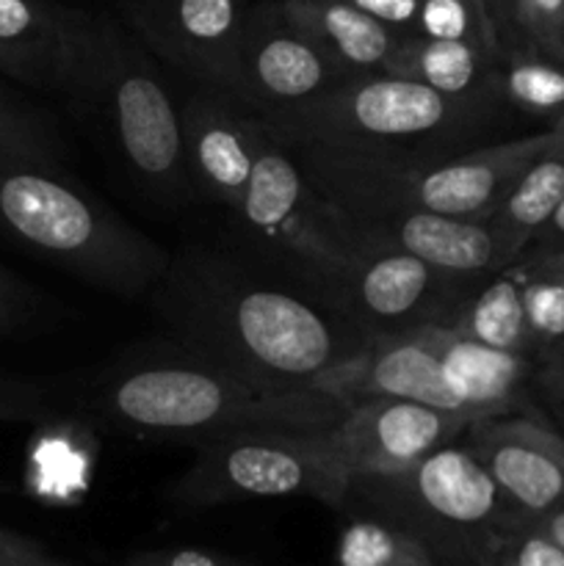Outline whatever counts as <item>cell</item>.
<instances>
[{
	"instance_id": "obj_13",
	"label": "cell",
	"mask_w": 564,
	"mask_h": 566,
	"mask_svg": "<svg viewBox=\"0 0 564 566\" xmlns=\"http://www.w3.org/2000/svg\"><path fill=\"white\" fill-rule=\"evenodd\" d=\"M462 442L484 464L520 525L564 501V434L534 412L470 420Z\"/></svg>"
},
{
	"instance_id": "obj_23",
	"label": "cell",
	"mask_w": 564,
	"mask_h": 566,
	"mask_svg": "<svg viewBox=\"0 0 564 566\" xmlns=\"http://www.w3.org/2000/svg\"><path fill=\"white\" fill-rule=\"evenodd\" d=\"M495 97L523 114L551 119V127H564V61L525 44H503Z\"/></svg>"
},
{
	"instance_id": "obj_29",
	"label": "cell",
	"mask_w": 564,
	"mask_h": 566,
	"mask_svg": "<svg viewBox=\"0 0 564 566\" xmlns=\"http://www.w3.org/2000/svg\"><path fill=\"white\" fill-rule=\"evenodd\" d=\"M48 415V387L22 376L0 374V423H36Z\"/></svg>"
},
{
	"instance_id": "obj_16",
	"label": "cell",
	"mask_w": 564,
	"mask_h": 566,
	"mask_svg": "<svg viewBox=\"0 0 564 566\" xmlns=\"http://www.w3.org/2000/svg\"><path fill=\"white\" fill-rule=\"evenodd\" d=\"M315 390L330 392L346 407L368 398H398L468 418L448 385L426 326L396 335H370L352 359L318 376Z\"/></svg>"
},
{
	"instance_id": "obj_18",
	"label": "cell",
	"mask_w": 564,
	"mask_h": 566,
	"mask_svg": "<svg viewBox=\"0 0 564 566\" xmlns=\"http://www.w3.org/2000/svg\"><path fill=\"white\" fill-rule=\"evenodd\" d=\"M440 354L442 370L470 420L525 412L536 363L525 354L503 352L459 335L448 326H426Z\"/></svg>"
},
{
	"instance_id": "obj_27",
	"label": "cell",
	"mask_w": 564,
	"mask_h": 566,
	"mask_svg": "<svg viewBox=\"0 0 564 566\" xmlns=\"http://www.w3.org/2000/svg\"><path fill=\"white\" fill-rule=\"evenodd\" d=\"M0 153L36 164L61 166V147L53 125L39 111L28 108L0 75Z\"/></svg>"
},
{
	"instance_id": "obj_15",
	"label": "cell",
	"mask_w": 564,
	"mask_h": 566,
	"mask_svg": "<svg viewBox=\"0 0 564 566\" xmlns=\"http://www.w3.org/2000/svg\"><path fill=\"white\" fill-rule=\"evenodd\" d=\"M470 420L398 398H368L352 403L330 429L346 459L352 479L396 475L418 464L437 448L462 440Z\"/></svg>"
},
{
	"instance_id": "obj_36",
	"label": "cell",
	"mask_w": 564,
	"mask_h": 566,
	"mask_svg": "<svg viewBox=\"0 0 564 566\" xmlns=\"http://www.w3.org/2000/svg\"><path fill=\"white\" fill-rule=\"evenodd\" d=\"M536 363V376H564V340L551 346L547 352H542Z\"/></svg>"
},
{
	"instance_id": "obj_33",
	"label": "cell",
	"mask_w": 564,
	"mask_h": 566,
	"mask_svg": "<svg viewBox=\"0 0 564 566\" xmlns=\"http://www.w3.org/2000/svg\"><path fill=\"white\" fill-rule=\"evenodd\" d=\"M346 3L365 11L374 20L385 22L387 28L404 33V36L415 31V20H418L420 11V0H346Z\"/></svg>"
},
{
	"instance_id": "obj_17",
	"label": "cell",
	"mask_w": 564,
	"mask_h": 566,
	"mask_svg": "<svg viewBox=\"0 0 564 566\" xmlns=\"http://www.w3.org/2000/svg\"><path fill=\"white\" fill-rule=\"evenodd\" d=\"M180 127L191 188L236 213L258 158L260 116L227 94L197 88L180 105Z\"/></svg>"
},
{
	"instance_id": "obj_1",
	"label": "cell",
	"mask_w": 564,
	"mask_h": 566,
	"mask_svg": "<svg viewBox=\"0 0 564 566\" xmlns=\"http://www.w3.org/2000/svg\"><path fill=\"white\" fill-rule=\"evenodd\" d=\"M153 298L180 348L258 385L315 387L370 337L330 304L213 254L171 260Z\"/></svg>"
},
{
	"instance_id": "obj_14",
	"label": "cell",
	"mask_w": 564,
	"mask_h": 566,
	"mask_svg": "<svg viewBox=\"0 0 564 566\" xmlns=\"http://www.w3.org/2000/svg\"><path fill=\"white\" fill-rule=\"evenodd\" d=\"M94 14L50 0H0V75L75 103Z\"/></svg>"
},
{
	"instance_id": "obj_25",
	"label": "cell",
	"mask_w": 564,
	"mask_h": 566,
	"mask_svg": "<svg viewBox=\"0 0 564 566\" xmlns=\"http://www.w3.org/2000/svg\"><path fill=\"white\" fill-rule=\"evenodd\" d=\"M534 359L564 340V252L518 260Z\"/></svg>"
},
{
	"instance_id": "obj_40",
	"label": "cell",
	"mask_w": 564,
	"mask_h": 566,
	"mask_svg": "<svg viewBox=\"0 0 564 566\" xmlns=\"http://www.w3.org/2000/svg\"><path fill=\"white\" fill-rule=\"evenodd\" d=\"M558 59L564 61V28H562V36H558Z\"/></svg>"
},
{
	"instance_id": "obj_7",
	"label": "cell",
	"mask_w": 564,
	"mask_h": 566,
	"mask_svg": "<svg viewBox=\"0 0 564 566\" xmlns=\"http://www.w3.org/2000/svg\"><path fill=\"white\" fill-rule=\"evenodd\" d=\"M75 105L100 111L130 169L164 197L188 191L180 105L171 99L147 48L116 22L94 14L86 75Z\"/></svg>"
},
{
	"instance_id": "obj_19",
	"label": "cell",
	"mask_w": 564,
	"mask_h": 566,
	"mask_svg": "<svg viewBox=\"0 0 564 566\" xmlns=\"http://www.w3.org/2000/svg\"><path fill=\"white\" fill-rule=\"evenodd\" d=\"M280 6L348 75L390 72L404 42V33L354 9L346 0H280Z\"/></svg>"
},
{
	"instance_id": "obj_5",
	"label": "cell",
	"mask_w": 564,
	"mask_h": 566,
	"mask_svg": "<svg viewBox=\"0 0 564 566\" xmlns=\"http://www.w3.org/2000/svg\"><path fill=\"white\" fill-rule=\"evenodd\" d=\"M343 509L407 528L437 566H495L509 536L523 528L462 440L437 448L404 473L354 479Z\"/></svg>"
},
{
	"instance_id": "obj_2",
	"label": "cell",
	"mask_w": 564,
	"mask_h": 566,
	"mask_svg": "<svg viewBox=\"0 0 564 566\" xmlns=\"http://www.w3.org/2000/svg\"><path fill=\"white\" fill-rule=\"evenodd\" d=\"M92 407L122 431L194 446L241 431H324L348 409L315 387L258 385L191 352L108 370L94 387Z\"/></svg>"
},
{
	"instance_id": "obj_8",
	"label": "cell",
	"mask_w": 564,
	"mask_h": 566,
	"mask_svg": "<svg viewBox=\"0 0 564 566\" xmlns=\"http://www.w3.org/2000/svg\"><path fill=\"white\" fill-rule=\"evenodd\" d=\"M236 219L265 258L282 263L318 293L357 254L299 160L263 119L258 158Z\"/></svg>"
},
{
	"instance_id": "obj_34",
	"label": "cell",
	"mask_w": 564,
	"mask_h": 566,
	"mask_svg": "<svg viewBox=\"0 0 564 566\" xmlns=\"http://www.w3.org/2000/svg\"><path fill=\"white\" fill-rule=\"evenodd\" d=\"M564 252V197L556 205V210L551 213V219L542 224V230L536 232L534 241L529 243L520 260L525 258H545V254H558Z\"/></svg>"
},
{
	"instance_id": "obj_26",
	"label": "cell",
	"mask_w": 564,
	"mask_h": 566,
	"mask_svg": "<svg viewBox=\"0 0 564 566\" xmlns=\"http://www.w3.org/2000/svg\"><path fill=\"white\" fill-rule=\"evenodd\" d=\"M415 36L457 39L501 55V33L487 0H420Z\"/></svg>"
},
{
	"instance_id": "obj_21",
	"label": "cell",
	"mask_w": 564,
	"mask_h": 566,
	"mask_svg": "<svg viewBox=\"0 0 564 566\" xmlns=\"http://www.w3.org/2000/svg\"><path fill=\"white\" fill-rule=\"evenodd\" d=\"M498 55L484 53L457 39L404 36L390 72L426 83L437 92L473 103H498L495 97Z\"/></svg>"
},
{
	"instance_id": "obj_6",
	"label": "cell",
	"mask_w": 564,
	"mask_h": 566,
	"mask_svg": "<svg viewBox=\"0 0 564 566\" xmlns=\"http://www.w3.org/2000/svg\"><path fill=\"white\" fill-rule=\"evenodd\" d=\"M352 481L330 429H265L199 442L194 462L169 486V497L188 509L274 497H315L343 509Z\"/></svg>"
},
{
	"instance_id": "obj_4",
	"label": "cell",
	"mask_w": 564,
	"mask_h": 566,
	"mask_svg": "<svg viewBox=\"0 0 564 566\" xmlns=\"http://www.w3.org/2000/svg\"><path fill=\"white\" fill-rule=\"evenodd\" d=\"M492 103L457 99L396 72L352 75L313 103L260 116L280 138L365 149L396 160L464 153L459 142L479 130Z\"/></svg>"
},
{
	"instance_id": "obj_20",
	"label": "cell",
	"mask_w": 564,
	"mask_h": 566,
	"mask_svg": "<svg viewBox=\"0 0 564 566\" xmlns=\"http://www.w3.org/2000/svg\"><path fill=\"white\" fill-rule=\"evenodd\" d=\"M564 197V136L514 180L487 219L498 249V265L518 263Z\"/></svg>"
},
{
	"instance_id": "obj_24",
	"label": "cell",
	"mask_w": 564,
	"mask_h": 566,
	"mask_svg": "<svg viewBox=\"0 0 564 566\" xmlns=\"http://www.w3.org/2000/svg\"><path fill=\"white\" fill-rule=\"evenodd\" d=\"M337 566H437L429 547L401 525L368 512H352L337 534Z\"/></svg>"
},
{
	"instance_id": "obj_39",
	"label": "cell",
	"mask_w": 564,
	"mask_h": 566,
	"mask_svg": "<svg viewBox=\"0 0 564 566\" xmlns=\"http://www.w3.org/2000/svg\"><path fill=\"white\" fill-rule=\"evenodd\" d=\"M487 6H490L492 17H495V25H498V33L503 36V31H506V14H509V0H487Z\"/></svg>"
},
{
	"instance_id": "obj_22",
	"label": "cell",
	"mask_w": 564,
	"mask_h": 566,
	"mask_svg": "<svg viewBox=\"0 0 564 566\" xmlns=\"http://www.w3.org/2000/svg\"><path fill=\"white\" fill-rule=\"evenodd\" d=\"M446 326L484 346L534 357L518 265H503L479 276L457 304Z\"/></svg>"
},
{
	"instance_id": "obj_9",
	"label": "cell",
	"mask_w": 564,
	"mask_h": 566,
	"mask_svg": "<svg viewBox=\"0 0 564 566\" xmlns=\"http://www.w3.org/2000/svg\"><path fill=\"white\" fill-rule=\"evenodd\" d=\"M310 182L357 252L396 249L462 276H481L501 269L495 238L484 219H453L363 188Z\"/></svg>"
},
{
	"instance_id": "obj_41",
	"label": "cell",
	"mask_w": 564,
	"mask_h": 566,
	"mask_svg": "<svg viewBox=\"0 0 564 566\" xmlns=\"http://www.w3.org/2000/svg\"><path fill=\"white\" fill-rule=\"evenodd\" d=\"M61 566H75V564H70V562H64V564H61Z\"/></svg>"
},
{
	"instance_id": "obj_10",
	"label": "cell",
	"mask_w": 564,
	"mask_h": 566,
	"mask_svg": "<svg viewBox=\"0 0 564 566\" xmlns=\"http://www.w3.org/2000/svg\"><path fill=\"white\" fill-rule=\"evenodd\" d=\"M476 280L479 276L451 274L396 249H363L321 296L365 335H396L446 326Z\"/></svg>"
},
{
	"instance_id": "obj_11",
	"label": "cell",
	"mask_w": 564,
	"mask_h": 566,
	"mask_svg": "<svg viewBox=\"0 0 564 566\" xmlns=\"http://www.w3.org/2000/svg\"><path fill=\"white\" fill-rule=\"evenodd\" d=\"M133 36L197 83L238 99L241 48L254 0H119Z\"/></svg>"
},
{
	"instance_id": "obj_30",
	"label": "cell",
	"mask_w": 564,
	"mask_h": 566,
	"mask_svg": "<svg viewBox=\"0 0 564 566\" xmlns=\"http://www.w3.org/2000/svg\"><path fill=\"white\" fill-rule=\"evenodd\" d=\"M495 566H564V547L529 523L509 536Z\"/></svg>"
},
{
	"instance_id": "obj_28",
	"label": "cell",
	"mask_w": 564,
	"mask_h": 566,
	"mask_svg": "<svg viewBox=\"0 0 564 566\" xmlns=\"http://www.w3.org/2000/svg\"><path fill=\"white\" fill-rule=\"evenodd\" d=\"M564 28V0H509L503 44H525L558 59V36Z\"/></svg>"
},
{
	"instance_id": "obj_31",
	"label": "cell",
	"mask_w": 564,
	"mask_h": 566,
	"mask_svg": "<svg viewBox=\"0 0 564 566\" xmlns=\"http://www.w3.org/2000/svg\"><path fill=\"white\" fill-rule=\"evenodd\" d=\"M122 566H249L221 553L199 551V547H160L127 556Z\"/></svg>"
},
{
	"instance_id": "obj_3",
	"label": "cell",
	"mask_w": 564,
	"mask_h": 566,
	"mask_svg": "<svg viewBox=\"0 0 564 566\" xmlns=\"http://www.w3.org/2000/svg\"><path fill=\"white\" fill-rule=\"evenodd\" d=\"M0 235L116 296L153 293L171 258L61 166L0 153Z\"/></svg>"
},
{
	"instance_id": "obj_37",
	"label": "cell",
	"mask_w": 564,
	"mask_h": 566,
	"mask_svg": "<svg viewBox=\"0 0 564 566\" xmlns=\"http://www.w3.org/2000/svg\"><path fill=\"white\" fill-rule=\"evenodd\" d=\"M534 525L536 528L545 531V534L551 536L558 547H564V501L556 503V506H553L547 514H542L540 520H534Z\"/></svg>"
},
{
	"instance_id": "obj_35",
	"label": "cell",
	"mask_w": 564,
	"mask_h": 566,
	"mask_svg": "<svg viewBox=\"0 0 564 566\" xmlns=\"http://www.w3.org/2000/svg\"><path fill=\"white\" fill-rule=\"evenodd\" d=\"M531 392L542 398L547 409L564 423V376H536L531 381Z\"/></svg>"
},
{
	"instance_id": "obj_32",
	"label": "cell",
	"mask_w": 564,
	"mask_h": 566,
	"mask_svg": "<svg viewBox=\"0 0 564 566\" xmlns=\"http://www.w3.org/2000/svg\"><path fill=\"white\" fill-rule=\"evenodd\" d=\"M64 558L53 556L42 542L0 525V566H61Z\"/></svg>"
},
{
	"instance_id": "obj_12",
	"label": "cell",
	"mask_w": 564,
	"mask_h": 566,
	"mask_svg": "<svg viewBox=\"0 0 564 566\" xmlns=\"http://www.w3.org/2000/svg\"><path fill=\"white\" fill-rule=\"evenodd\" d=\"M346 77L352 75L282 11L280 0H254L243 31L238 103L258 116L288 114Z\"/></svg>"
},
{
	"instance_id": "obj_38",
	"label": "cell",
	"mask_w": 564,
	"mask_h": 566,
	"mask_svg": "<svg viewBox=\"0 0 564 566\" xmlns=\"http://www.w3.org/2000/svg\"><path fill=\"white\" fill-rule=\"evenodd\" d=\"M17 310H20V302H17L14 287H11L9 280L0 274V326L11 324L17 315Z\"/></svg>"
}]
</instances>
